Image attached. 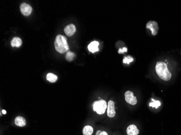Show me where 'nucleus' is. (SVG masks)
Here are the masks:
<instances>
[{
	"mask_svg": "<svg viewBox=\"0 0 181 135\" xmlns=\"http://www.w3.org/2000/svg\"><path fill=\"white\" fill-rule=\"evenodd\" d=\"M155 69L158 76L163 80L168 81L172 78V73H170L165 62H158L156 65Z\"/></svg>",
	"mask_w": 181,
	"mask_h": 135,
	"instance_id": "1",
	"label": "nucleus"
},
{
	"mask_svg": "<svg viewBox=\"0 0 181 135\" xmlns=\"http://www.w3.org/2000/svg\"><path fill=\"white\" fill-rule=\"evenodd\" d=\"M55 48L57 52L63 54L69 49L67 39L64 36L59 35L57 36L54 42Z\"/></svg>",
	"mask_w": 181,
	"mask_h": 135,
	"instance_id": "2",
	"label": "nucleus"
},
{
	"mask_svg": "<svg viewBox=\"0 0 181 135\" xmlns=\"http://www.w3.org/2000/svg\"><path fill=\"white\" fill-rule=\"evenodd\" d=\"M107 107V103L104 100L95 101L93 103V110L97 112V113L99 115L104 114Z\"/></svg>",
	"mask_w": 181,
	"mask_h": 135,
	"instance_id": "3",
	"label": "nucleus"
},
{
	"mask_svg": "<svg viewBox=\"0 0 181 135\" xmlns=\"http://www.w3.org/2000/svg\"><path fill=\"white\" fill-rule=\"evenodd\" d=\"M146 28L149 29L153 35H156L159 30L157 22L154 21H150L148 22L146 25Z\"/></svg>",
	"mask_w": 181,
	"mask_h": 135,
	"instance_id": "4",
	"label": "nucleus"
},
{
	"mask_svg": "<svg viewBox=\"0 0 181 135\" xmlns=\"http://www.w3.org/2000/svg\"><path fill=\"white\" fill-rule=\"evenodd\" d=\"M125 99L127 103L132 105H136L137 103V98L135 96L134 93L131 91H127L125 93Z\"/></svg>",
	"mask_w": 181,
	"mask_h": 135,
	"instance_id": "5",
	"label": "nucleus"
},
{
	"mask_svg": "<svg viewBox=\"0 0 181 135\" xmlns=\"http://www.w3.org/2000/svg\"><path fill=\"white\" fill-rule=\"evenodd\" d=\"M32 8L30 5L26 3H22L20 5V10L24 16H29L32 12Z\"/></svg>",
	"mask_w": 181,
	"mask_h": 135,
	"instance_id": "6",
	"label": "nucleus"
},
{
	"mask_svg": "<svg viewBox=\"0 0 181 135\" xmlns=\"http://www.w3.org/2000/svg\"><path fill=\"white\" fill-rule=\"evenodd\" d=\"M107 114L108 117H109L110 118L113 117L116 115L115 108H114V103L111 100H110L108 102Z\"/></svg>",
	"mask_w": 181,
	"mask_h": 135,
	"instance_id": "7",
	"label": "nucleus"
},
{
	"mask_svg": "<svg viewBox=\"0 0 181 135\" xmlns=\"http://www.w3.org/2000/svg\"><path fill=\"white\" fill-rule=\"evenodd\" d=\"M64 31L66 35L68 36H72L76 33V28L73 24H71L65 28Z\"/></svg>",
	"mask_w": 181,
	"mask_h": 135,
	"instance_id": "8",
	"label": "nucleus"
},
{
	"mask_svg": "<svg viewBox=\"0 0 181 135\" xmlns=\"http://www.w3.org/2000/svg\"><path fill=\"white\" fill-rule=\"evenodd\" d=\"M126 133L127 135H138L139 134V130L135 125L132 124L127 128Z\"/></svg>",
	"mask_w": 181,
	"mask_h": 135,
	"instance_id": "9",
	"label": "nucleus"
},
{
	"mask_svg": "<svg viewBox=\"0 0 181 135\" xmlns=\"http://www.w3.org/2000/svg\"><path fill=\"white\" fill-rule=\"evenodd\" d=\"M99 43L98 41H93L90 43V44L88 45V49L90 52H97L99 51Z\"/></svg>",
	"mask_w": 181,
	"mask_h": 135,
	"instance_id": "10",
	"label": "nucleus"
},
{
	"mask_svg": "<svg viewBox=\"0 0 181 135\" xmlns=\"http://www.w3.org/2000/svg\"><path fill=\"white\" fill-rule=\"evenodd\" d=\"M15 124L18 126L23 127L26 125V120L21 116H17L15 119Z\"/></svg>",
	"mask_w": 181,
	"mask_h": 135,
	"instance_id": "11",
	"label": "nucleus"
},
{
	"mask_svg": "<svg viewBox=\"0 0 181 135\" xmlns=\"http://www.w3.org/2000/svg\"><path fill=\"white\" fill-rule=\"evenodd\" d=\"M22 45V40L18 37H15L11 41L12 47H20Z\"/></svg>",
	"mask_w": 181,
	"mask_h": 135,
	"instance_id": "12",
	"label": "nucleus"
},
{
	"mask_svg": "<svg viewBox=\"0 0 181 135\" xmlns=\"http://www.w3.org/2000/svg\"><path fill=\"white\" fill-rule=\"evenodd\" d=\"M93 133V128L90 126H85L83 130V135H92Z\"/></svg>",
	"mask_w": 181,
	"mask_h": 135,
	"instance_id": "13",
	"label": "nucleus"
},
{
	"mask_svg": "<svg viewBox=\"0 0 181 135\" xmlns=\"http://www.w3.org/2000/svg\"><path fill=\"white\" fill-rule=\"evenodd\" d=\"M47 80L51 83H54L57 81V75L52 73H48L46 76Z\"/></svg>",
	"mask_w": 181,
	"mask_h": 135,
	"instance_id": "14",
	"label": "nucleus"
},
{
	"mask_svg": "<svg viewBox=\"0 0 181 135\" xmlns=\"http://www.w3.org/2000/svg\"><path fill=\"white\" fill-rule=\"evenodd\" d=\"M151 100L153 101V102H151L149 104L150 107H153V108H155L157 109L158 107L161 106V102L159 101H155L153 98L151 99Z\"/></svg>",
	"mask_w": 181,
	"mask_h": 135,
	"instance_id": "15",
	"label": "nucleus"
},
{
	"mask_svg": "<svg viewBox=\"0 0 181 135\" xmlns=\"http://www.w3.org/2000/svg\"><path fill=\"white\" fill-rule=\"evenodd\" d=\"M74 57V54L71 52H68L66 55V59L68 61H72Z\"/></svg>",
	"mask_w": 181,
	"mask_h": 135,
	"instance_id": "16",
	"label": "nucleus"
},
{
	"mask_svg": "<svg viewBox=\"0 0 181 135\" xmlns=\"http://www.w3.org/2000/svg\"><path fill=\"white\" fill-rule=\"evenodd\" d=\"M134 61V59L130 57V56H128V57H124V59H123V63H125V64H129L130 63Z\"/></svg>",
	"mask_w": 181,
	"mask_h": 135,
	"instance_id": "17",
	"label": "nucleus"
},
{
	"mask_svg": "<svg viewBox=\"0 0 181 135\" xmlns=\"http://www.w3.org/2000/svg\"><path fill=\"white\" fill-rule=\"evenodd\" d=\"M127 52V48H124L123 49H119L118 52L119 53H123L124 52Z\"/></svg>",
	"mask_w": 181,
	"mask_h": 135,
	"instance_id": "18",
	"label": "nucleus"
},
{
	"mask_svg": "<svg viewBox=\"0 0 181 135\" xmlns=\"http://www.w3.org/2000/svg\"><path fill=\"white\" fill-rule=\"evenodd\" d=\"M100 135H108V134L105 131H102V133H100Z\"/></svg>",
	"mask_w": 181,
	"mask_h": 135,
	"instance_id": "19",
	"label": "nucleus"
},
{
	"mask_svg": "<svg viewBox=\"0 0 181 135\" xmlns=\"http://www.w3.org/2000/svg\"><path fill=\"white\" fill-rule=\"evenodd\" d=\"M102 133V131H98L97 132V133H96V134H95V135H100V133Z\"/></svg>",
	"mask_w": 181,
	"mask_h": 135,
	"instance_id": "20",
	"label": "nucleus"
},
{
	"mask_svg": "<svg viewBox=\"0 0 181 135\" xmlns=\"http://www.w3.org/2000/svg\"><path fill=\"white\" fill-rule=\"evenodd\" d=\"M6 112H6V111L5 110H2L3 114H4V115H5V114H6Z\"/></svg>",
	"mask_w": 181,
	"mask_h": 135,
	"instance_id": "21",
	"label": "nucleus"
}]
</instances>
